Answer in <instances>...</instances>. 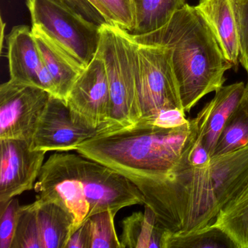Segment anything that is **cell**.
Returning <instances> with one entry per match:
<instances>
[{
  "instance_id": "obj_1",
  "label": "cell",
  "mask_w": 248,
  "mask_h": 248,
  "mask_svg": "<svg viewBox=\"0 0 248 248\" xmlns=\"http://www.w3.org/2000/svg\"><path fill=\"white\" fill-rule=\"evenodd\" d=\"M34 190L36 201L56 203L69 213L74 232L96 213L110 210L117 215L124 207L145 201L137 186L123 174L69 152L49 156Z\"/></svg>"
},
{
  "instance_id": "obj_2",
  "label": "cell",
  "mask_w": 248,
  "mask_h": 248,
  "mask_svg": "<svg viewBox=\"0 0 248 248\" xmlns=\"http://www.w3.org/2000/svg\"><path fill=\"white\" fill-rule=\"evenodd\" d=\"M132 37L139 44L169 49L186 112L223 86L225 74L233 67L202 16L188 4L159 30Z\"/></svg>"
},
{
  "instance_id": "obj_3",
  "label": "cell",
  "mask_w": 248,
  "mask_h": 248,
  "mask_svg": "<svg viewBox=\"0 0 248 248\" xmlns=\"http://www.w3.org/2000/svg\"><path fill=\"white\" fill-rule=\"evenodd\" d=\"M196 135L192 120L175 128L136 124L112 134L94 136L76 151L136 183L169 172Z\"/></svg>"
},
{
  "instance_id": "obj_4",
  "label": "cell",
  "mask_w": 248,
  "mask_h": 248,
  "mask_svg": "<svg viewBox=\"0 0 248 248\" xmlns=\"http://www.w3.org/2000/svg\"><path fill=\"white\" fill-rule=\"evenodd\" d=\"M188 146L169 172L134 183L159 226L171 233H188L210 226L220 210L210 163L191 162Z\"/></svg>"
},
{
  "instance_id": "obj_5",
  "label": "cell",
  "mask_w": 248,
  "mask_h": 248,
  "mask_svg": "<svg viewBox=\"0 0 248 248\" xmlns=\"http://www.w3.org/2000/svg\"><path fill=\"white\" fill-rule=\"evenodd\" d=\"M137 43L115 25L101 26L98 51L105 63L110 93L108 117L96 136L112 134L137 124L141 118L136 79Z\"/></svg>"
},
{
  "instance_id": "obj_6",
  "label": "cell",
  "mask_w": 248,
  "mask_h": 248,
  "mask_svg": "<svg viewBox=\"0 0 248 248\" xmlns=\"http://www.w3.org/2000/svg\"><path fill=\"white\" fill-rule=\"evenodd\" d=\"M32 27L48 36L86 68L95 57L101 26L56 0H26Z\"/></svg>"
},
{
  "instance_id": "obj_7",
  "label": "cell",
  "mask_w": 248,
  "mask_h": 248,
  "mask_svg": "<svg viewBox=\"0 0 248 248\" xmlns=\"http://www.w3.org/2000/svg\"><path fill=\"white\" fill-rule=\"evenodd\" d=\"M137 44L136 79L142 114L137 124L148 123L168 110L184 111L169 49Z\"/></svg>"
},
{
  "instance_id": "obj_8",
  "label": "cell",
  "mask_w": 248,
  "mask_h": 248,
  "mask_svg": "<svg viewBox=\"0 0 248 248\" xmlns=\"http://www.w3.org/2000/svg\"><path fill=\"white\" fill-rule=\"evenodd\" d=\"M52 95L43 88L10 79L0 86V140L31 143Z\"/></svg>"
},
{
  "instance_id": "obj_9",
  "label": "cell",
  "mask_w": 248,
  "mask_h": 248,
  "mask_svg": "<svg viewBox=\"0 0 248 248\" xmlns=\"http://www.w3.org/2000/svg\"><path fill=\"white\" fill-rule=\"evenodd\" d=\"M66 104L76 124L97 132L108 117L110 93L105 63L100 52L74 84Z\"/></svg>"
},
{
  "instance_id": "obj_10",
  "label": "cell",
  "mask_w": 248,
  "mask_h": 248,
  "mask_svg": "<svg viewBox=\"0 0 248 248\" xmlns=\"http://www.w3.org/2000/svg\"><path fill=\"white\" fill-rule=\"evenodd\" d=\"M0 204L34 189L47 152L22 140H0Z\"/></svg>"
},
{
  "instance_id": "obj_11",
  "label": "cell",
  "mask_w": 248,
  "mask_h": 248,
  "mask_svg": "<svg viewBox=\"0 0 248 248\" xmlns=\"http://www.w3.org/2000/svg\"><path fill=\"white\" fill-rule=\"evenodd\" d=\"M96 131L76 124L63 100L52 95L40 119L31 141V147L44 152L76 151Z\"/></svg>"
},
{
  "instance_id": "obj_12",
  "label": "cell",
  "mask_w": 248,
  "mask_h": 248,
  "mask_svg": "<svg viewBox=\"0 0 248 248\" xmlns=\"http://www.w3.org/2000/svg\"><path fill=\"white\" fill-rule=\"evenodd\" d=\"M8 59L11 79L43 88L57 98L54 81L28 26L13 28L8 37Z\"/></svg>"
},
{
  "instance_id": "obj_13",
  "label": "cell",
  "mask_w": 248,
  "mask_h": 248,
  "mask_svg": "<svg viewBox=\"0 0 248 248\" xmlns=\"http://www.w3.org/2000/svg\"><path fill=\"white\" fill-rule=\"evenodd\" d=\"M245 93V85L242 82L222 86L216 91L214 98L193 119L197 139L210 156L226 121L240 104Z\"/></svg>"
},
{
  "instance_id": "obj_14",
  "label": "cell",
  "mask_w": 248,
  "mask_h": 248,
  "mask_svg": "<svg viewBox=\"0 0 248 248\" xmlns=\"http://www.w3.org/2000/svg\"><path fill=\"white\" fill-rule=\"evenodd\" d=\"M210 168L220 209L248 185V145L226 155L213 156Z\"/></svg>"
},
{
  "instance_id": "obj_15",
  "label": "cell",
  "mask_w": 248,
  "mask_h": 248,
  "mask_svg": "<svg viewBox=\"0 0 248 248\" xmlns=\"http://www.w3.org/2000/svg\"><path fill=\"white\" fill-rule=\"evenodd\" d=\"M31 31L43 62L54 81L57 98L66 102L74 84L85 68L40 29L32 27Z\"/></svg>"
},
{
  "instance_id": "obj_16",
  "label": "cell",
  "mask_w": 248,
  "mask_h": 248,
  "mask_svg": "<svg viewBox=\"0 0 248 248\" xmlns=\"http://www.w3.org/2000/svg\"><path fill=\"white\" fill-rule=\"evenodd\" d=\"M195 8L216 36L225 57L237 68L239 40L232 0H200Z\"/></svg>"
},
{
  "instance_id": "obj_17",
  "label": "cell",
  "mask_w": 248,
  "mask_h": 248,
  "mask_svg": "<svg viewBox=\"0 0 248 248\" xmlns=\"http://www.w3.org/2000/svg\"><path fill=\"white\" fill-rule=\"evenodd\" d=\"M37 219L43 248H66L74 232L72 216L59 204L50 202H38Z\"/></svg>"
},
{
  "instance_id": "obj_18",
  "label": "cell",
  "mask_w": 248,
  "mask_h": 248,
  "mask_svg": "<svg viewBox=\"0 0 248 248\" xmlns=\"http://www.w3.org/2000/svg\"><path fill=\"white\" fill-rule=\"evenodd\" d=\"M122 248H162L165 230L158 224L153 210L145 205L142 212L133 213L123 221Z\"/></svg>"
},
{
  "instance_id": "obj_19",
  "label": "cell",
  "mask_w": 248,
  "mask_h": 248,
  "mask_svg": "<svg viewBox=\"0 0 248 248\" xmlns=\"http://www.w3.org/2000/svg\"><path fill=\"white\" fill-rule=\"evenodd\" d=\"M212 224L224 232L236 248H248V184L220 209Z\"/></svg>"
},
{
  "instance_id": "obj_20",
  "label": "cell",
  "mask_w": 248,
  "mask_h": 248,
  "mask_svg": "<svg viewBox=\"0 0 248 248\" xmlns=\"http://www.w3.org/2000/svg\"><path fill=\"white\" fill-rule=\"evenodd\" d=\"M136 26L129 33L140 36L153 32L165 26L177 11L186 5V0H133Z\"/></svg>"
},
{
  "instance_id": "obj_21",
  "label": "cell",
  "mask_w": 248,
  "mask_h": 248,
  "mask_svg": "<svg viewBox=\"0 0 248 248\" xmlns=\"http://www.w3.org/2000/svg\"><path fill=\"white\" fill-rule=\"evenodd\" d=\"M236 248L224 232L213 226L188 233H175L165 231L162 248Z\"/></svg>"
},
{
  "instance_id": "obj_22",
  "label": "cell",
  "mask_w": 248,
  "mask_h": 248,
  "mask_svg": "<svg viewBox=\"0 0 248 248\" xmlns=\"http://www.w3.org/2000/svg\"><path fill=\"white\" fill-rule=\"evenodd\" d=\"M248 145V98L244 95L226 121L211 157L234 152Z\"/></svg>"
},
{
  "instance_id": "obj_23",
  "label": "cell",
  "mask_w": 248,
  "mask_h": 248,
  "mask_svg": "<svg viewBox=\"0 0 248 248\" xmlns=\"http://www.w3.org/2000/svg\"><path fill=\"white\" fill-rule=\"evenodd\" d=\"M116 216L113 212L106 210L93 215L85 222L88 248H122L114 225Z\"/></svg>"
},
{
  "instance_id": "obj_24",
  "label": "cell",
  "mask_w": 248,
  "mask_h": 248,
  "mask_svg": "<svg viewBox=\"0 0 248 248\" xmlns=\"http://www.w3.org/2000/svg\"><path fill=\"white\" fill-rule=\"evenodd\" d=\"M11 248H43L35 202L21 205Z\"/></svg>"
},
{
  "instance_id": "obj_25",
  "label": "cell",
  "mask_w": 248,
  "mask_h": 248,
  "mask_svg": "<svg viewBox=\"0 0 248 248\" xmlns=\"http://www.w3.org/2000/svg\"><path fill=\"white\" fill-rule=\"evenodd\" d=\"M97 2L107 24L117 26L128 33L134 30L136 14L133 0H97Z\"/></svg>"
},
{
  "instance_id": "obj_26",
  "label": "cell",
  "mask_w": 248,
  "mask_h": 248,
  "mask_svg": "<svg viewBox=\"0 0 248 248\" xmlns=\"http://www.w3.org/2000/svg\"><path fill=\"white\" fill-rule=\"evenodd\" d=\"M20 207L16 197L0 204V248H11L18 223Z\"/></svg>"
},
{
  "instance_id": "obj_27",
  "label": "cell",
  "mask_w": 248,
  "mask_h": 248,
  "mask_svg": "<svg viewBox=\"0 0 248 248\" xmlns=\"http://www.w3.org/2000/svg\"><path fill=\"white\" fill-rule=\"evenodd\" d=\"M239 46V63L248 74V0H232Z\"/></svg>"
},
{
  "instance_id": "obj_28",
  "label": "cell",
  "mask_w": 248,
  "mask_h": 248,
  "mask_svg": "<svg viewBox=\"0 0 248 248\" xmlns=\"http://www.w3.org/2000/svg\"><path fill=\"white\" fill-rule=\"evenodd\" d=\"M56 1L75 12L83 16L87 19L98 25H102L107 23L102 15L88 2V0H56Z\"/></svg>"
},
{
  "instance_id": "obj_29",
  "label": "cell",
  "mask_w": 248,
  "mask_h": 248,
  "mask_svg": "<svg viewBox=\"0 0 248 248\" xmlns=\"http://www.w3.org/2000/svg\"><path fill=\"white\" fill-rule=\"evenodd\" d=\"M185 113L184 110H168L158 114L148 123H141V124H152L162 128H175L188 123L189 120L186 119Z\"/></svg>"
},
{
  "instance_id": "obj_30",
  "label": "cell",
  "mask_w": 248,
  "mask_h": 248,
  "mask_svg": "<svg viewBox=\"0 0 248 248\" xmlns=\"http://www.w3.org/2000/svg\"><path fill=\"white\" fill-rule=\"evenodd\" d=\"M66 248H88V233L86 223L71 236Z\"/></svg>"
},
{
  "instance_id": "obj_31",
  "label": "cell",
  "mask_w": 248,
  "mask_h": 248,
  "mask_svg": "<svg viewBox=\"0 0 248 248\" xmlns=\"http://www.w3.org/2000/svg\"><path fill=\"white\" fill-rule=\"evenodd\" d=\"M88 1L101 14V7H100L99 4L97 2V0H88Z\"/></svg>"
},
{
  "instance_id": "obj_32",
  "label": "cell",
  "mask_w": 248,
  "mask_h": 248,
  "mask_svg": "<svg viewBox=\"0 0 248 248\" xmlns=\"http://www.w3.org/2000/svg\"><path fill=\"white\" fill-rule=\"evenodd\" d=\"M245 96L248 97V82H247V85H245Z\"/></svg>"
}]
</instances>
